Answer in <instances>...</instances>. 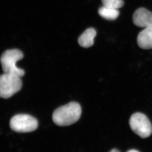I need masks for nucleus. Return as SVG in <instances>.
I'll return each mask as SVG.
<instances>
[{
	"label": "nucleus",
	"instance_id": "nucleus-1",
	"mask_svg": "<svg viewBox=\"0 0 152 152\" xmlns=\"http://www.w3.org/2000/svg\"><path fill=\"white\" fill-rule=\"evenodd\" d=\"M82 108L76 102H71L56 109L53 114V121L57 126H70L80 118Z\"/></svg>",
	"mask_w": 152,
	"mask_h": 152
},
{
	"label": "nucleus",
	"instance_id": "nucleus-2",
	"mask_svg": "<svg viewBox=\"0 0 152 152\" xmlns=\"http://www.w3.org/2000/svg\"><path fill=\"white\" fill-rule=\"evenodd\" d=\"M23 58V54L22 51L17 49L4 51L1 57V63L4 73L22 77L25 74V72L17 67L16 63Z\"/></svg>",
	"mask_w": 152,
	"mask_h": 152
},
{
	"label": "nucleus",
	"instance_id": "nucleus-3",
	"mask_svg": "<svg viewBox=\"0 0 152 152\" xmlns=\"http://www.w3.org/2000/svg\"><path fill=\"white\" fill-rule=\"evenodd\" d=\"M21 88L22 80L20 77L7 73L0 76V97L10 98Z\"/></svg>",
	"mask_w": 152,
	"mask_h": 152
},
{
	"label": "nucleus",
	"instance_id": "nucleus-4",
	"mask_svg": "<svg viewBox=\"0 0 152 152\" xmlns=\"http://www.w3.org/2000/svg\"><path fill=\"white\" fill-rule=\"evenodd\" d=\"M129 124L132 130L142 138L148 137L152 134V124L144 114L141 113L132 114Z\"/></svg>",
	"mask_w": 152,
	"mask_h": 152
},
{
	"label": "nucleus",
	"instance_id": "nucleus-5",
	"mask_svg": "<svg viewBox=\"0 0 152 152\" xmlns=\"http://www.w3.org/2000/svg\"><path fill=\"white\" fill-rule=\"evenodd\" d=\"M38 126L37 119L27 114L16 115L10 120V128L17 132L26 133L33 132L38 128Z\"/></svg>",
	"mask_w": 152,
	"mask_h": 152
},
{
	"label": "nucleus",
	"instance_id": "nucleus-6",
	"mask_svg": "<svg viewBox=\"0 0 152 152\" xmlns=\"http://www.w3.org/2000/svg\"><path fill=\"white\" fill-rule=\"evenodd\" d=\"M132 20L136 26L146 28L152 24V12L145 8L140 7L133 13Z\"/></svg>",
	"mask_w": 152,
	"mask_h": 152
},
{
	"label": "nucleus",
	"instance_id": "nucleus-7",
	"mask_svg": "<svg viewBox=\"0 0 152 152\" xmlns=\"http://www.w3.org/2000/svg\"><path fill=\"white\" fill-rule=\"evenodd\" d=\"M138 45L144 50L152 48V24L139 33L137 38Z\"/></svg>",
	"mask_w": 152,
	"mask_h": 152
},
{
	"label": "nucleus",
	"instance_id": "nucleus-8",
	"mask_svg": "<svg viewBox=\"0 0 152 152\" xmlns=\"http://www.w3.org/2000/svg\"><path fill=\"white\" fill-rule=\"evenodd\" d=\"M96 35V31L94 28H88L78 38V43L80 47L88 48L94 44V39Z\"/></svg>",
	"mask_w": 152,
	"mask_h": 152
},
{
	"label": "nucleus",
	"instance_id": "nucleus-9",
	"mask_svg": "<svg viewBox=\"0 0 152 152\" xmlns=\"http://www.w3.org/2000/svg\"><path fill=\"white\" fill-rule=\"evenodd\" d=\"M98 13L102 18L109 20H115L120 15V12L117 9H111L104 6L100 7Z\"/></svg>",
	"mask_w": 152,
	"mask_h": 152
},
{
	"label": "nucleus",
	"instance_id": "nucleus-10",
	"mask_svg": "<svg viewBox=\"0 0 152 152\" xmlns=\"http://www.w3.org/2000/svg\"><path fill=\"white\" fill-rule=\"evenodd\" d=\"M103 6L111 9H118L124 5L123 0H101Z\"/></svg>",
	"mask_w": 152,
	"mask_h": 152
},
{
	"label": "nucleus",
	"instance_id": "nucleus-11",
	"mask_svg": "<svg viewBox=\"0 0 152 152\" xmlns=\"http://www.w3.org/2000/svg\"><path fill=\"white\" fill-rule=\"evenodd\" d=\"M127 152H139V151H138L137 150H129V151H127Z\"/></svg>",
	"mask_w": 152,
	"mask_h": 152
},
{
	"label": "nucleus",
	"instance_id": "nucleus-12",
	"mask_svg": "<svg viewBox=\"0 0 152 152\" xmlns=\"http://www.w3.org/2000/svg\"><path fill=\"white\" fill-rule=\"evenodd\" d=\"M110 152H121L118 151V150L116 149H114L112 150Z\"/></svg>",
	"mask_w": 152,
	"mask_h": 152
}]
</instances>
